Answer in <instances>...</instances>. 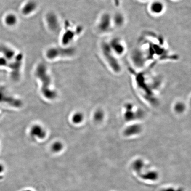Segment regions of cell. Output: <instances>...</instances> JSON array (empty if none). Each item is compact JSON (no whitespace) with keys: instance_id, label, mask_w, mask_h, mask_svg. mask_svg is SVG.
<instances>
[{"instance_id":"obj_23","label":"cell","mask_w":191,"mask_h":191,"mask_svg":"<svg viewBox=\"0 0 191 191\" xmlns=\"http://www.w3.org/2000/svg\"><path fill=\"white\" fill-rule=\"evenodd\" d=\"M4 171V166L1 163H0V176H1V175L2 174Z\"/></svg>"},{"instance_id":"obj_21","label":"cell","mask_w":191,"mask_h":191,"mask_svg":"<svg viewBox=\"0 0 191 191\" xmlns=\"http://www.w3.org/2000/svg\"><path fill=\"white\" fill-rule=\"evenodd\" d=\"M103 118V113L101 111H97L94 115V118L96 121H100Z\"/></svg>"},{"instance_id":"obj_18","label":"cell","mask_w":191,"mask_h":191,"mask_svg":"<svg viewBox=\"0 0 191 191\" xmlns=\"http://www.w3.org/2000/svg\"><path fill=\"white\" fill-rule=\"evenodd\" d=\"M140 127L138 125H133L128 127L126 131V134H132L139 132L140 131Z\"/></svg>"},{"instance_id":"obj_19","label":"cell","mask_w":191,"mask_h":191,"mask_svg":"<svg viewBox=\"0 0 191 191\" xmlns=\"http://www.w3.org/2000/svg\"><path fill=\"white\" fill-rule=\"evenodd\" d=\"M143 167V162L141 160H137L133 165V169L137 172H140Z\"/></svg>"},{"instance_id":"obj_29","label":"cell","mask_w":191,"mask_h":191,"mask_svg":"<svg viewBox=\"0 0 191 191\" xmlns=\"http://www.w3.org/2000/svg\"><path fill=\"white\" fill-rule=\"evenodd\" d=\"M117 1H118V0H117Z\"/></svg>"},{"instance_id":"obj_22","label":"cell","mask_w":191,"mask_h":191,"mask_svg":"<svg viewBox=\"0 0 191 191\" xmlns=\"http://www.w3.org/2000/svg\"><path fill=\"white\" fill-rule=\"evenodd\" d=\"M176 110H177V111H179V112H182L183 110L184 109V106L183 105H182V104H178L176 105Z\"/></svg>"},{"instance_id":"obj_26","label":"cell","mask_w":191,"mask_h":191,"mask_svg":"<svg viewBox=\"0 0 191 191\" xmlns=\"http://www.w3.org/2000/svg\"><path fill=\"white\" fill-rule=\"evenodd\" d=\"M177 191H183L182 189H178V190Z\"/></svg>"},{"instance_id":"obj_8","label":"cell","mask_w":191,"mask_h":191,"mask_svg":"<svg viewBox=\"0 0 191 191\" xmlns=\"http://www.w3.org/2000/svg\"><path fill=\"white\" fill-rule=\"evenodd\" d=\"M166 9V4L161 0H151L150 1L148 10L153 16L158 17L162 15Z\"/></svg>"},{"instance_id":"obj_3","label":"cell","mask_w":191,"mask_h":191,"mask_svg":"<svg viewBox=\"0 0 191 191\" xmlns=\"http://www.w3.org/2000/svg\"><path fill=\"white\" fill-rule=\"evenodd\" d=\"M97 29L101 34L110 33L114 29L111 13L105 12L100 15L97 24Z\"/></svg>"},{"instance_id":"obj_17","label":"cell","mask_w":191,"mask_h":191,"mask_svg":"<svg viewBox=\"0 0 191 191\" xmlns=\"http://www.w3.org/2000/svg\"><path fill=\"white\" fill-rule=\"evenodd\" d=\"M84 116L83 114L80 113H77L74 114L72 117V121L75 124L81 123L83 121Z\"/></svg>"},{"instance_id":"obj_1","label":"cell","mask_w":191,"mask_h":191,"mask_svg":"<svg viewBox=\"0 0 191 191\" xmlns=\"http://www.w3.org/2000/svg\"><path fill=\"white\" fill-rule=\"evenodd\" d=\"M35 74L42 83L41 92L43 95L47 99H55L57 97V93L51 89L52 81L46 66L44 64H39L36 69Z\"/></svg>"},{"instance_id":"obj_9","label":"cell","mask_w":191,"mask_h":191,"mask_svg":"<svg viewBox=\"0 0 191 191\" xmlns=\"http://www.w3.org/2000/svg\"><path fill=\"white\" fill-rule=\"evenodd\" d=\"M46 21L48 27L53 32H56L60 28V21L57 15L53 12H49L46 16Z\"/></svg>"},{"instance_id":"obj_12","label":"cell","mask_w":191,"mask_h":191,"mask_svg":"<svg viewBox=\"0 0 191 191\" xmlns=\"http://www.w3.org/2000/svg\"><path fill=\"white\" fill-rule=\"evenodd\" d=\"M0 52L3 54L4 58L8 61H12V60H14L16 56L14 50L4 46H0Z\"/></svg>"},{"instance_id":"obj_11","label":"cell","mask_w":191,"mask_h":191,"mask_svg":"<svg viewBox=\"0 0 191 191\" xmlns=\"http://www.w3.org/2000/svg\"><path fill=\"white\" fill-rule=\"evenodd\" d=\"M30 134L33 137L43 139L45 137L46 133L44 128L39 125H34L31 128Z\"/></svg>"},{"instance_id":"obj_27","label":"cell","mask_w":191,"mask_h":191,"mask_svg":"<svg viewBox=\"0 0 191 191\" xmlns=\"http://www.w3.org/2000/svg\"><path fill=\"white\" fill-rule=\"evenodd\" d=\"M171 1H180V0H171Z\"/></svg>"},{"instance_id":"obj_4","label":"cell","mask_w":191,"mask_h":191,"mask_svg":"<svg viewBox=\"0 0 191 191\" xmlns=\"http://www.w3.org/2000/svg\"><path fill=\"white\" fill-rule=\"evenodd\" d=\"M75 53V50L71 47H54L48 49L46 56L50 60H53L58 57H71Z\"/></svg>"},{"instance_id":"obj_24","label":"cell","mask_w":191,"mask_h":191,"mask_svg":"<svg viewBox=\"0 0 191 191\" xmlns=\"http://www.w3.org/2000/svg\"><path fill=\"white\" fill-rule=\"evenodd\" d=\"M160 191H175L174 189L172 188H166V189H162Z\"/></svg>"},{"instance_id":"obj_5","label":"cell","mask_w":191,"mask_h":191,"mask_svg":"<svg viewBox=\"0 0 191 191\" xmlns=\"http://www.w3.org/2000/svg\"><path fill=\"white\" fill-rule=\"evenodd\" d=\"M0 104L19 108L22 106V102L10 94L4 87H0Z\"/></svg>"},{"instance_id":"obj_6","label":"cell","mask_w":191,"mask_h":191,"mask_svg":"<svg viewBox=\"0 0 191 191\" xmlns=\"http://www.w3.org/2000/svg\"><path fill=\"white\" fill-rule=\"evenodd\" d=\"M107 41L111 51L117 57L120 58L125 54L127 48L123 39L118 37H115Z\"/></svg>"},{"instance_id":"obj_28","label":"cell","mask_w":191,"mask_h":191,"mask_svg":"<svg viewBox=\"0 0 191 191\" xmlns=\"http://www.w3.org/2000/svg\"><path fill=\"white\" fill-rule=\"evenodd\" d=\"M1 112H0V117H1Z\"/></svg>"},{"instance_id":"obj_14","label":"cell","mask_w":191,"mask_h":191,"mask_svg":"<svg viewBox=\"0 0 191 191\" xmlns=\"http://www.w3.org/2000/svg\"><path fill=\"white\" fill-rule=\"evenodd\" d=\"M141 177L143 180H149L150 181H155L158 179V174L155 171H150L145 174H142Z\"/></svg>"},{"instance_id":"obj_10","label":"cell","mask_w":191,"mask_h":191,"mask_svg":"<svg viewBox=\"0 0 191 191\" xmlns=\"http://www.w3.org/2000/svg\"><path fill=\"white\" fill-rule=\"evenodd\" d=\"M112 18L114 28L122 27L126 22V18L121 12H116L112 14Z\"/></svg>"},{"instance_id":"obj_13","label":"cell","mask_w":191,"mask_h":191,"mask_svg":"<svg viewBox=\"0 0 191 191\" xmlns=\"http://www.w3.org/2000/svg\"><path fill=\"white\" fill-rule=\"evenodd\" d=\"M37 7V4L36 2L30 1L28 2L23 6L22 9V12L24 15H28L34 12Z\"/></svg>"},{"instance_id":"obj_7","label":"cell","mask_w":191,"mask_h":191,"mask_svg":"<svg viewBox=\"0 0 191 191\" xmlns=\"http://www.w3.org/2000/svg\"><path fill=\"white\" fill-rule=\"evenodd\" d=\"M23 56L22 54L16 55L13 60L9 63L8 67L10 69L12 78L17 81L20 78V70L23 62Z\"/></svg>"},{"instance_id":"obj_2","label":"cell","mask_w":191,"mask_h":191,"mask_svg":"<svg viewBox=\"0 0 191 191\" xmlns=\"http://www.w3.org/2000/svg\"><path fill=\"white\" fill-rule=\"evenodd\" d=\"M100 50L104 60L109 67L115 72H119L121 68L120 58L111 51L107 41H103L101 42Z\"/></svg>"},{"instance_id":"obj_16","label":"cell","mask_w":191,"mask_h":191,"mask_svg":"<svg viewBox=\"0 0 191 191\" xmlns=\"http://www.w3.org/2000/svg\"><path fill=\"white\" fill-rule=\"evenodd\" d=\"M74 36V34L73 32L71 31H66V33L63 35L62 38V41L64 44H68L70 41H71Z\"/></svg>"},{"instance_id":"obj_25","label":"cell","mask_w":191,"mask_h":191,"mask_svg":"<svg viewBox=\"0 0 191 191\" xmlns=\"http://www.w3.org/2000/svg\"><path fill=\"white\" fill-rule=\"evenodd\" d=\"M139 1L142 2H149L151 1V0H138Z\"/></svg>"},{"instance_id":"obj_20","label":"cell","mask_w":191,"mask_h":191,"mask_svg":"<svg viewBox=\"0 0 191 191\" xmlns=\"http://www.w3.org/2000/svg\"><path fill=\"white\" fill-rule=\"evenodd\" d=\"M62 147H63V145L62 143L60 142H57L53 144L52 149L54 152H58L61 151L62 150Z\"/></svg>"},{"instance_id":"obj_15","label":"cell","mask_w":191,"mask_h":191,"mask_svg":"<svg viewBox=\"0 0 191 191\" xmlns=\"http://www.w3.org/2000/svg\"><path fill=\"white\" fill-rule=\"evenodd\" d=\"M5 23L8 25L12 26L16 25L17 19L15 15L13 14H9L5 18Z\"/></svg>"}]
</instances>
